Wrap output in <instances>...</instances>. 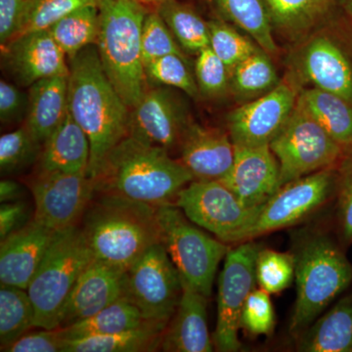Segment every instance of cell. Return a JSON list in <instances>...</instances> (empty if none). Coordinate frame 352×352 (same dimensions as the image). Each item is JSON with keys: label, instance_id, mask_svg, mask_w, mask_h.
Listing matches in <instances>:
<instances>
[{"label": "cell", "instance_id": "cell-32", "mask_svg": "<svg viewBox=\"0 0 352 352\" xmlns=\"http://www.w3.org/2000/svg\"><path fill=\"white\" fill-rule=\"evenodd\" d=\"M222 13L244 30L267 53L277 52L270 15L263 0H215Z\"/></svg>", "mask_w": 352, "mask_h": 352}, {"label": "cell", "instance_id": "cell-37", "mask_svg": "<svg viewBox=\"0 0 352 352\" xmlns=\"http://www.w3.org/2000/svg\"><path fill=\"white\" fill-rule=\"evenodd\" d=\"M146 76L152 82L178 88L191 97H197L199 87L187 65V59L177 54L159 58L145 67Z\"/></svg>", "mask_w": 352, "mask_h": 352}, {"label": "cell", "instance_id": "cell-48", "mask_svg": "<svg viewBox=\"0 0 352 352\" xmlns=\"http://www.w3.org/2000/svg\"><path fill=\"white\" fill-rule=\"evenodd\" d=\"M24 195V190L19 183L6 179L0 182V201L1 203L21 201Z\"/></svg>", "mask_w": 352, "mask_h": 352}, {"label": "cell", "instance_id": "cell-42", "mask_svg": "<svg viewBox=\"0 0 352 352\" xmlns=\"http://www.w3.org/2000/svg\"><path fill=\"white\" fill-rule=\"evenodd\" d=\"M275 325L274 308L270 294L254 289L248 296L242 314L241 328L254 336L270 335Z\"/></svg>", "mask_w": 352, "mask_h": 352}, {"label": "cell", "instance_id": "cell-50", "mask_svg": "<svg viewBox=\"0 0 352 352\" xmlns=\"http://www.w3.org/2000/svg\"><path fill=\"white\" fill-rule=\"evenodd\" d=\"M138 1H157V0H138ZM163 1V0H161Z\"/></svg>", "mask_w": 352, "mask_h": 352}, {"label": "cell", "instance_id": "cell-44", "mask_svg": "<svg viewBox=\"0 0 352 352\" xmlns=\"http://www.w3.org/2000/svg\"><path fill=\"white\" fill-rule=\"evenodd\" d=\"M34 0H0V41L6 45L19 36Z\"/></svg>", "mask_w": 352, "mask_h": 352}, {"label": "cell", "instance_id": "cell-15", "mask_svg": "<svg viewBox=\"0 0 352 352\" xmlns=\"http://www.w3.org/2000/svg\"><path fill=\"white\" fill-rule=\"evenodd\" d=\"M182 102L164 87L147 89L131 110L129 135L154 146L171 148L180 145L189 126Z\"/></svg>", "mask_w": 352, "mask_h": 352}, {"label": "cell", "instance_id": "cell-30", "mask_svg": "<svg viewBox=\"0 0 352 352\" xmlns=\"http://www.w3.org/2000/svg\"><path fill=\"white\" fill-rule=\"evenodd\" d=\"M157 13L168 25L183 50L198 54L210 47L208 23L201 19L193 9L176 0H163Z\"/></svg>", "mask_w": 352, "mask_h": 352}, {"label": "cell", "instance_id": "cell-40", "mask_svg": "<svg viewBox=\"0 0 352 352\" xmlns=\"http://www.w3.org/2000/svg\"><path fill=\"white\" fill-rule=\"evenodd\" d=\"M337 228L340 244L352 245V152L344 156L338 170Z\"/></svg>", "mask_w": 352, "mask_h": 352}, {"label": "cell", "instance_id": "cell-43", "mask_svg": "<svg viewBox=\"0 0 352 352\" xmlns=\"http://www.w3.org/2000/svg\"><path fill=\"white\" fill-rule=\"evenodd\" d=\"M195 76L201 94L207 96H217L223 94L228 87L230 71L214 51L208 47L198 53Z\"/></svg>", "mask_w": 352, "mask_h": 352}, {"label": "cell", "instance_id": "cell-4", "mask_svg": "<svg viewBox=\"0 0 352 352\" xmlns=\"http://www.w3.org/2000/svg\"><path fill=\"white\" fill-rule=\"evenodd\" d=\"M296 298L289 332L298 338L352 282V264L326 231L308 229L294 238Z\"/></svg>", "mask_w": 352, "mask_h": 352}, {"label": "cell", "instance_id": "cell-47", "mask_svg": "<svg viewBox=\"0 0 352 352\" xmlns=\"http://www.w3.org/2000/svg\"><path fill=\"white\" fill-rule=\"evenodd\" d=\"M30 219V208L25 201H16L2 203L0 207V238L6 239L24 227Z\"/></svg>", "mask_w": 352, "mask_h": 352}, {"label": "cell", "instance_id": "cell-35", "mask_svg": "<svg viewBox=\"0 0 352 352\" xmlns=\"http://www.w3.org/2000/svg\"><path fill=\"white\" fill-rule=\"evenodd\" d=\"M256 283L267 293L279 294L295 278V258L292 252L261 249L256 264Z\"/></svg>", "mask_w": 352, "mask_h": 352}, {"label": "cell", "instance_id": "cell-45", "mask_svg": "<svg viewBox=\"0 0 352 352\" xmlns=\"http://www.w3.org/2000/svg\"><path fill=\"white\" fill-rule=\"evenodd\" d=\"M64 339L59 329L25 333L2 351L6 352H62Z\"/></svg>", "mask_w": 352, "mask_h": 352}, {"label": "cell", "instance_id": "cell-31", "mask_svg": "<svg viewBox=\"0 0 352 352\" xmlns=\"http://www.w3.org/2000/svg\"><path fill=\"white\" fill-rule=\"evenodd\" d=\"M34 307L27 289L1 285L0 344L1 351L34 327Z\"/></svg>", "mask_w": 352, "mask_h": 352}, {"label": "cell", "instance_id": "cell-29", "mask_svg": "<svg viewBox=\"0 0 352 352\" xmlns=\"http://www.w3.org/2000/svg\"><path fill=\"white\" fill-rule=\"evenodd\" d=\"M47 31L71 61L85 47L96 44L99 34L98 6L82 7L58 21Z\"/></svg>", "mask_w": 352, "mask_h": 352}, {"label": "cell", "instance_id": "cell-6", "mask_svg": "<svg viewBox=\"0 0 352 352\" xmlns=\"http://www.w3.org/2000/svg\"><path fill=\"white\" fill-rule=\"evenodd\" d=\"M82 228L58 231L27 291L34 307V327L58 328V316L76 280L94 261Z\"/></svg>", "mask_w": 352, "mask_h": 352}, {"label": "cell", "instance_id": "cell-13", "mask_svg": "<svg viewBox=\"0 0 352 352\" xmlns=\"http://www.w3.org/2000/svg\"><path fill=\"white\" fill-rule=\"evenodd\" d=\"M34 201V219L55 231L76 226L95 195L85 173L36 171L27 182Z\"/></svg>", "mask_w": 352, "mask_h": 352}, {"label": "cell", "instance_id": "cell-23", "mask_svg": "<svg viewBox=\"0 0 352 352\" xmlns=\"http://www.w3.org/2000/svg\"><path fill=\"white\" fill-rule=\"evenodd\" d=\"M68 94L69 76L43 78L30 87L24 124L43 144L68 116Z\"/></svg>", "mask_w": 352, "mask_h": 352}, {"label": "cell", "instance_id": "cell-11", "mask_svg": "<svg viewBox=\"0 0 352 352\" xmlns=\"http://www.w3.org/2000/svg\"><path fill=\"white\" fill-rule=\"evenodd\" d=\"M338 170L326 168L280 187L261 208L245 242L296 226L333 200L337 192Z\"/></svg>", "mask_w": 352, "mask_h": 352}, {"label": "cell", "instance_id": "cell-17", "mask_svg": "<svg viewBox=\"0 0 352 352\" xmlns=\"http://www.w3.org/2000/svg\"><path fill=\"white\" fill-rule=\"evenodd\" d=\"M124 271L94 259L85 268L59 316L58 328L85 320L124 296Z\"/></svg>", "mask_w": 352, "mask_h": 352}, {"label": "cell", "instance_id": "cell-25", "mask_svg": "<svg viewBox=\"0 0 352 352\" xmlns=\"http://www.w3.org/2000/svg\"><path fill=\"white\" fill-rule=\"evenodd\" d=\"M302 352H352V295L344 296L298 338Z\"/></svg>", "mask_w": 352, "mask_h": 352}, {"label": "cell", "instance_id": "cell-2", "mask_svg": "<svg viewBox=\"0 0 352 352\" xmlns=\"http://www.w3.org/2000/svg\"><path fill=\"white\" fill-rule=\"evenodd\" d=\"M193 180L168 150L129 134L109 153L94 178L95 194H113L154 207L175 205L178 193Z\"/></svg>", "mask_w": 352, "mask_h": 352}, {"label": "cell", "instance_id": "cell-1", "mask_svg": "<svg viewBox=\"0 0 352 352\" xmlns=\"http://www.w3.org/2000/svg\"><path fill=\"white\" fill-rule=\"evenodd\" d=\"M69 62V113L89 141L87 175L94 179L109 153L129 134L131 109L106 75L96 44Z\"/></svg>", "mask_w": 352, "mask_h": 352}, {"label": "cell", "instance_id": "cell-46", "mask_svg": "<svg viewBox=\"0 0 352 352\" xmlns=\"http://www.w3.org/2000/svg\"><path fill=\"white\" fill-rule=\"evenodd\" d=\"M28 97L15 85L0 82V120L9 124L21 119L27 113Z\"/></svg>", "mask_w": 352, "mask_h": 352}, {"label": "cell", "instance_id": "cell-9", "mask_svg": "<svg viewBox=\"0 0 352 352\" xmlns=\"http://www.w3.org/2000/svg\"><path fill=\"white\" fill-rule=\"evenodd\" d=\"M175 205L196 226L228 245L245 242L263 206L245 207L219 180H193L178 193Z\"/></svg>", "mask_w": 352, "mask_h": 352}, {"label": "cell", "instance_id": "cell-3", "mask_svg": "<svg viewBox=\"0 0 352 352\" xmlns=\"http://www.w3.org/2000/svg\"><path fill=\"white\" fill-rule=\"evenodd\" d=\"M82 230L94 259L126 271L162 242L157 207L113 194H95Z\"/></svg>", "mask_w": 352, "mask_h": 352}, {"label": "cell", "instance_id": "cell-41", "mask_svg": "<svg viewBox=\"0 0 352 352\" xmlns=\"http://www.w3.org/2000/svg\"><path fill=\"white\" fill-rule=\"evenodd\" d=\"M275 22L285 29H302L322 12L328 0H267Z\"/></svg>", "mask_w": 352, "mask_h": 352}, {"label": "cell", "instance_id": "cell-24", "mask_svg": "<svg viewBox=\"0 0 352 352\" xmlns=\"http://www.w3.org/2000/svg\"><path fill=\"white\" fill-rule=\"evenodd\" d=\"M89 159L90 145L87 134L69 113L44 141L38 160V171L87 175Z\"/></svg>", "mask_w": 352, "mask_h": 352}, {"label": "cell", "instance_id": "cell-16", "mask_svg": "<svg viewBox=\"0 0 352 352\" xmlns=\"http://www.w3.org/2000/svg\"><path fill=\"white\" fill-rule=\"evenodd\" d=\"M232 168L219 182L247 208L264 205L280 188V170L270 145H235Z\"/></svg>", "mask_w": 352, "mask_h": 352}, {"label": "cell", "instance_id": "cell-12", "mask_svg": "<svg viewBox=\"0 0 352 352\" xmlns=\"http://www.w3.org/2000/svg\"><path fill=\"white\" fill-rule=\"evenodd\" d=\"M261 245L254 241L240 243L229 250L219 275L217 320L214 335L215 349L239 351L241 314L248 296L256 289V264Z\"/></svg>", "mask_w": 352, "mask_h": 352}, {"label": "cell", "instance_id": "cell-7", "mask_svg": "<svg viewBox=\"0 0 352 352\" xmlns=\"http://www.w3.org/2000/svg\"><path fill=\"white\" fill-rule=\"evenodd\" d=\"M162 242L183 281L210 298L215 273L228 244L204 232L175 205L157 207Z\"/></svg>", "mask_w": 352, "mask_h": 352}, {"label": "cell", "instance_id": "cell-38", "mask_svg": "<svg viewBox=\"0 0 352 352\" xmlns=\"http://www.w3.org/2000/svg\"><path fill=\"white\" fill-rule=\"evenodd\" d=\"M141 47L145 67L166 55L177 54L185 57L182 46L176 43L173 32L157 12L146 15L141 36Z\"/></svg>", "mask_w": 352, "mask_h": 352}, {"label": "cell", "instance_id": "cell-20", "mask_svg": "<svg viewBox=\"0 0 352 352\" xmlns=\"http://www.w3.org/2000/svg\"><path fill=\"white\" fill-rule=\"evenodd\" d=\"M180 148L179 161L195 180H220L232 168L235 146L228 132L190 124Z\"/></svg>", "mask_w": 352, "mask_h": 352}, {"label": "cell", "instance_id": "cell-19", "mask_svg": "<svg viewBox=\"0 0 352 352\" xmlns=\"http://www.w3.org/2000/svg\"><path fill=\"white\" fill-rule=\"evenodd\" d=\"M1 47L13 75L22 85L31 87L43 78L69 75L66 54L48 31L21 34Z\"/></svg>", "mask_w": 352, "mask_h": 352}, {"label": "cell", "instance_id": "cell-36", "mask_svg": "<svg viewBox=\"0 0 352 352\" xmlns=\"http://www.w3.org/2000/svg\"><path fill=\"white\" fill-rule=\"evenodd\" d=\"M210 47L223 61L229 71L256 53L258 48L249 38L217 21L208 23Z\"/></svg>", "mask_w": 352, "mask_h": 352}, {"label": "cell", "instance_id": "cell-28", "mask_svg": "<svg viewBox=\"0 0 352 352\" xmlns=\"http://www.w3.org/2000/svg\"><path fill=\"white\" fill-rule=\"evenodd\" d=\"M148 323L155 322L146 320L138 307L122 296L91 317L58 329L64 340H73L122 332Z\"/></svg>", "mask_w": 352, "mask_h": 352}, {"label": "cell", "instance_id": "cell-14", "mask_svg": "<svg viewBox=\"0 0 352 352\" xmlns=\"http://www.w3.org/2000/svg\"><path fill=\"white\" fill-rule=\"evenodd\" d=\"M298 98L296 88L283 82L256 100L235 109L227 120L234 144L270 145L286 124Z\"/></svg>", "mask_w": 352, "mask_h": 352}, {"label": "cell", "instance_id": "cell-39", "mask_svg": "<svg viewBox=\"0 0 352 352\" xmlns=\"http://www.w3.org/2000/svg\"><path fill=\"white\" fill-rule=\"evenodd\" d=\"M97 4L98 0H34L19 36L30 32L47 31L74 11Z\"/></svg>", "mask_w": 352, "mask_h": 352}, {"label": "cell", "instance_id": "cell-27", "mask_svg": "<svg viewBox=\"0 0 352 352\" xmlns=\"http://www.w3.org/2000/svg\"><path fill=\"white\" fill-rule=\"evenodd\" d=\"M308 112L346 151L352 152V104L339 95L318 88L305 90L298 96Z\"/></svg>", "mask_w": 352, "mask_h": 352}, {"label": "cell", "instance_id": "cell-33", "mask_svg": "<svg viewBox=\"0 0 352 352\" xmlns=\"http://www.w3.org/2000/svg\"><path fill=\"white\" fill-rule=\"evenodd\" d=\"M230 78L236 94L244 97L266 94L279 83L272 62L259 50L234 67Z\"/></svg>", "mask_w": 352, "mask_h": 352}, {"label": "cell", "instance_id": "cell-18", "mask_svg": "<svg viewBox=\"0 0 352 352\" xmlns=\"http://www.w3.org/2000/svg\"><path fill=\"white\" fill-rule=\"evenodd\" d=\"M58 231L32 217L0 245V282L27 289Z\"/></svg>", "mask_w": 352, "mask_h": 352}, {"label": "cell", "instance_id": "cell-5", "mask_svg": "<svg viewBox=\"0 0 352 352\" xmlns=\"http://www.w3.org/2000/svg\"><path fill=\"white\" fill-rule=\"evenodd\" d=\"M97 6L99 34L96 46L102 67L131 110L147 90L141 47L147 12L138 0H98Z\"/></svg>", "mask_w": 352, "mask_h": 352}, {"label": "cell", "instance_id": "cell-8", "mask_svg": "<svg viewBox=\"0 0 352 352\" xmlns=\"http://www.w3.org/2000/svg\"><path fill=\"white\" fill-rule=\"evenodd\" d=\"M270 147L279 164L280 187L316 171L336 168L346 155L300 98Z\"/></svg>", "mask_w": 352, "mask_h": 352}, {"label": "cell", "instance_id": "cell-21", "mask_svg": "<svg viewBox=\"0 0 352 352\" xmlns=\"http://www.w3.org/2000/svg\"><path fill=\"white\" fill-rule=\"evenodd\" d=\"M182 295L164 333L162 351L210 352L214 340L208 326L207 296L182 280Z\"/></svg>", "mask_w": 352, "mask_h": 352}, {"label": "cell", "instance_id": "cell-49", "mask_svg": "<svg viewBox=\"0 0 352 352\" xmlns=\"http://www.w3.org/2000/svg\"><path fill=\"white\" fill-rule=\"evenodd\" d=\"M349 11H351V13L352 14V0L349 1Z\"/></svg>", "mask_w": 352, "mask_h": 352}, {"label": "cell", "instance_id": "cell-34", "mask_svg": "<svg viewBox=\"0 0 352 352\" xmlns=\"http://www.w3.org/2000/svg\"><path fill=\"white\" fill-rule=\"evenodd\" d=\"M43 143L28 127L3 134L0 138V168L2 173H15L38 161Z\"/></svg>", "mask_w": 352, "mask_h": 352}, {"label": "cell", "instance_id": "cell-10", "mask_svg": "<svg viewBox=\"0 0 352 352\" xmlns=\"http://www.w3.org/2000/svg\"><path fill=\"white\" fill-rule=\"evenodd\" d=\"M182 295V278L163 243L150 247L124 272V296L146 320L168 327Z\"/></svg>", "mask_w": 352, "mask_h": 352}, {"label": "cell", "instance_id": "cell-22", "mask_svg": "<svg viewBox=\"0 0 352 352\" xmlns=\"http://www.w3.org/2000/svg\"><path fill=\"white\" fill-rule=\"evenodd\" d=\"M302 69L315 88L339 95L352 104V67L331 39L319 36L308 44Z\"/></svg>", "mask_w": 352, "mask_h": 352}, {"label": "cell", "instance_id": "cell-26", "mask_svg": "<svg viewBox=\"0 0 352 352\" xmlns=\"http://www.w3.org/2000/svg\"><path fill=\"white\" fill-rule=\"evenodd\" d=\"M166 327L148 323L141 327L109 333L64 340L62 352H147L161 349Z\"/></svg>", "mask_w": 352, "mask_h": 352}]
</instances>
